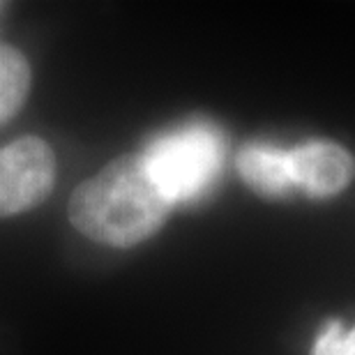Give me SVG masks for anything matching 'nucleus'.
<instances>
[{
  "instance_id": "obj_5",
  "label": "nucleus",
  "mask_w": 355,
  "mask_h": 355,
  "mask_svg": "<svg viewBox=\"0 0 355 355\" xmlns=\"http://www.w3.org/2000/svg\"><path fill=\"white\" fill-rule=\"evenodd\" d=\"M238 173L259 196L282 198L295 189L288 168V150L268 144H250L238 153Z\"/></svg>"
},
{
  "instance_id": "obj_1",
  "label": "nucleus",
  "mask_w": 355,
  "mask_h": 355,
  "mask_svg": "<svg viewBox=\"0 0 355 355\" xmlns=\"http://www.w3.org/2000/svg\"><path fill=\"white\" fill-rule=\"evenodd\" d=\"M171 208L141 155H123L74 189L69 222L99 245L134 247L162 229Z\"/></svg>"
},
{
  "instance_id": "obj_3",
  "label": "nucleus",
  "mask_w": 355,
  "mask_h": 355,
  "mask_svg": "<svg viewBox=\"0 0 355 355\" xmlns=\"http://www.w3.org/2000/svg\"><path fill=\"white\" fill-rule=\"evenodd\" d=\"M55 155L37 137H24L0 148V217L21 215L51 194Z\"/></svg>"
},
{
  "instance_id": "obj_4",
  "label": "nucleus",
  "mask_w": 355,
  "mask_h": 355,
  "mask_svg": "<svg viewBox=\"0 0 355 355\" xmlns=\"http://www.w3.org/2000/svg\"><path fill=\"white\" fill-rule=\"evenodd\" d=\"M288 168L295 189L311 198L339 194L355 173L351 153L330 141H307L288 148Z\"/></svg>"
},
{
  "instance_id": "obj_7",
  "label": "nucleus",
  "mask_w": 355,
  "mask_h": 355,
  "mask_svg": "<svg viewBox=\"0 0 355 355\" xmlns=\"http://www.w3.org/2000/svg\"><path fill=\"white\" fill-rule=\"evenodd\" d=\"M311 355H355V328L344 330L339 321L328 323L316 337Z\"/></svg>"
},
{
  "instance_id": "obj_2",
  "label": "nucleus",
  "mask_w": 355,
  "mask_h": 355,
  "mask_svg": "<svg viewBox=\"0 0 355 355\" xmlns=\"http://www.w3.org/2000/svg\"><path fill=\"white\" fill-rule=\"evenodd\" d=\"M226 139L205 120L180 125L146 146L141 159L168 201L189 203L201 198L222 173Z\"/></svg>"
},
{
  "instance_id": "obj_6",
  "label": "nucleus",
  "mask_w": 355,
  "mask_h": 355,
  "mask_svg": "<svg viewBox=\"0 0 355 355\" xmlns=\"http://www.w3.org/2000/svg\"><path fill=\"white\" fill-rule=\"evenodd\" d=\"M31 90V65L26 55L10 44H0V125L14 118Z\"/></svg>"
}]
</instances>
